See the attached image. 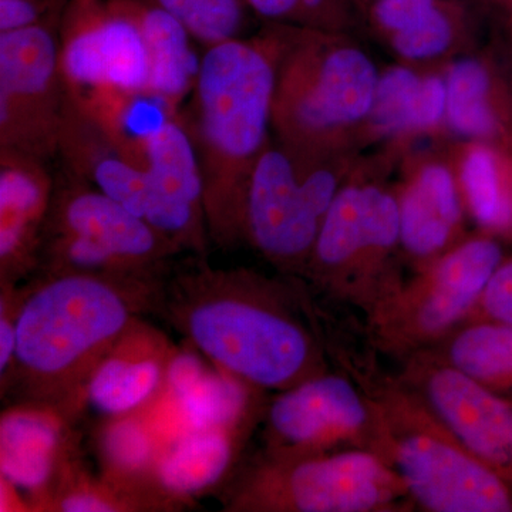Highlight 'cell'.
<instances>
[{
  "mask_svg": "<svg viewBox=\"0 0 512 512\" xmlns=\"http://www.w3.org/2000/svg\"><path fill=\"white\" fill-rule=\"evenodd\" d=\"M302 278L214 268L202 256L174 264L154 312L195 350L259 392L289 389L330 370L322 316Z\"/></svg>",
  "mask_w": 512,
  "mask_h": 512,
  "instance_id": "obj_1",
  "label": "cell"
},
{
  "mask_svg": "<svg viewBox=\"0 0 512 512\" xmlns=\"http://www.w3.org/2000/svg\"><path fill=\"white\" fill-rule=\"evenodd\" d=\"M161 282L36 276L18 293L15 357L2 393L15 404L72 413L101 360L141 313L154 312Z\"/></svg>",
  "mask_w": 512,
  "mask_h": 512,
  "instance_id": "obj_2",
  "label": "cell"
},
{
  "mask_svg": "<svg viewBox=\"0 0 512 512\" xmlns=\"http://www.w3.org/2000/svg\"><path fill=\"white\" fill-rule=\"evenodd\" d=\"M279 47L268 23L259 35L205 49L183 114L204 178L208 232L220 248L242 242L245 191L272 138Z\"/></svg>",
  "mask_w": 512,
  "mask_h": 512,
  "instance_id": "obj_3",
  "label": "cell"
},
{
  "mask_svg": "<svg viewBox=\"0 0 512 512\" xmlns=\"http://www.w3.org/2000/svg\"><path fill=\"white\" fill-rule=\"evenodd\" d=\"M328 335L330 360L355 380L375 407L377 456L402 478L417 510L512 511L508 484L464 446L399 373L382 372L370 355L349 349L332 332Z\"/></svg>",
  "mask_w": 512,
  "mask_h": 512,
  "instance_id": "obj_4",
  "label": "cell"
},
{
  "mask_svg": "<svg viewBox=\"0 0 512 512\" xmlns=\"http://www.w3.org/2000/svg\"><path fill=\"white\" fill-rule=\"evenodd\" d=\"M272 136L305 154L363 151L380 70L350 33L276 25Z\"/></svg>",
  "mask_w": 512,
  "mask_h": 512,
  "instance_id": "obj_5",
  "label": "cell"
},
{
  "mask_svg": "<svg viewBox=\"0 0 512 512\" xmlns=\"http://www.w3.org/2000/svg\"><path fill=\"white\" fill-rule=\"evenodd\" d=\"M399 158L362 157L323 221L303 281L325 298L367 315L402 281L400 221L394 185L387 181Z\"/></svg>",
  "mask_w": 512,
  "mask_h": 512,
  "instance_id": "obj_6",
  "label": "cell"
},
{
  "mask_svg": "<svg viewBox=\"0 0 512 512\" xmlns=\"http://www.w3.org/2000/svg\"><path fill=\"white\" fill-rule=\"evenodd\" d=\"M180 254L143 218L60 165L36 276L89 274L161 282Z\"/></svg>",
  "mask_w": 512,
  "mask_h": 512,
  "instance_id": "obj_7",
  "label": "cell"
},
{
  "mask_svg": "<svg viewBox=\"0 0 512 512\" xmlns=\"http://www.w3.org/2000/svg\"><path fill=\"white\" fill-rule=\"evenodd\" d=\"M362 151L305 154L272 136L242 202V242L279 274L302 278L323 221Z\"/></svg>",
  "mask_w": 512,
  "mask_h": 512,
  "instance_id": "obj_8",
  "label": "cell"
},
{
  "mask_svg": "<svg viewBox=\"0 0 512 512\" xmlns=\"http://www.w3.org/2000/svg\"><path fill=\"white\" fill-rule=\"evenodd\" d=\"M227 510L247 512L416 511L402 478L372 451H265L229 485Z\"/></svg>",
  "mask_w": 512,
  "mask_h": 512,
  "instance_id": "obj_9",
  "label": "cell"
},
{
  "mask_svg": "<svg viewBox=\"0 0 512 512\" xmlns=\"http://www.w3.org/2000/svg\"><path fill=\"white\" fill-rule=\"evenodd\" d=\"M501 262L503 249L494 235H467L376 303L365 316L367 342L400 360L433 348L463 325Z\"/></svg>",
  "mask_w": 512,
  "mask_h": 512,
  "instance_id": "obj_10",
  "label": "cell"
},
{
  "mask_svg": "<svg viewBox=\"0 0 512 512\" xmlns=\"http://www.w3.org/2000/svg\"><path fill=\"white\" fill-rule=\"evenodd\" d=\"M63 0L30 28L0 33V151L59 157L67 90L60 63Z\"/></svg>",
  "mask_w": 512,
  "mask_h": 512,
  "instance_id": "obj_11",
  "label": "cell"
},
{
  "mask_svg": "<svg viewBox=\"0 0 512 512\" xmlns=\"http://www.w3.org/2000/svg\"><path fill=\"white\" fill-rule=\"evenodd\" d=\"M265 451L313 454L359 450L377 454L375 407L345 372H329L276 392L262 412Z\"/></svg>",
  "mask_w": 512,
  "mask_h": 512,
  "instance_id": "obj_12",
  "label": "cell"
},
{
  "mask_svg": "<svg viewBox=\"0 0 512 512\" xmlns=\"http://www.w3.org/2000/svg\"><path fill=\"white\" fill-rule=\"evenodd\" d=\"M146 161L144 221L181 254L207 258L204 178L181 111L168 114L147 134Z\"/></svg>",
  "mask_w": 512,
  "mask_h": 512,
  "instance_id": "obj_13",
  "label": "cell"
},
{
  "mask_svg": "<svg viewBox=\"0 0 512 512\" xmlns=\"http://www.w3.org/2000/svg\"><path fill=\"white\" fill-rule=\"evenodd\" d=\"M394 184L400 221V254L414 271L436 261L466 235L463 198L446 154L409 151Z\"/></svg>",
  "mask_w": 512,
  "mask_h": 512,
  "instance_id": "obj_14",
  "label": "cell"
},
{
  "mask_svg": "<svg viewBox=\"0 0 512 512\" xmlns=\"http://www.w3.org/2000/svg\"><path fill=\"white\" fill-rule=\"evenodd\" d=\"M447 84L443 69L397 63L380 70L363 146L406 156L420 140H446Z\"/></svg>",
  "mask_w": 512,
  "mask_h": 512,
  "instance_id": "obj_15",
  "label": "cell"
},
{
  "mask_svg": "<svg viewBox=\"0 0 512 512\" xmlns=\"http://www.w3.org/2000/svg\"><path fill=\"white\" fill-rule=\"evenodd\" d=\"M55 190L50 164L0 151V284L18 288L36 274L40 242Z\"/></svg>",
  "mask_w": 512,
  "mask_h": 512,
  "instance_id": "obj_16",
  "label": "cell"
},
{
  "mask_svg": "<svg viewBox=\"0 0 512 512\" xmlns=\"http://www.w3.org/2000/svg\"><path fill=\"white\" fill-rule=\"evenodd\" d=\"M447 137L512 153V77L493 56L461 55L443 67Z\"/></svg>",
  "mask_w": 512,
  "mask_h": 512,
  "instance_id": "obj_17",
  "label": "cell"
},
{
  "mask_svg": "<svg viewBox=\"0 0 512 512\" xmlns=\"http://www.w3.org/2000/svg\"><path fill=\"white\" fill-rule=\"evenodd\" d=\"M59 157L67 170L144 220L146 170L124 156L99 121L69 92L60 133Z\"/></svg>",
  "mask_w": 512,
  "mask_h": 512,
  "instance_id": "obj_18",
  "label": "cell"
},
{
  "mask_svg": "<svg viewBox=\"0 0 512 512\" xmlns=\"http://www.w3.org/2000/svg\"><path fill=\"white\" fill-rule=\"evenodd\" d=\"M138 319L94 370L84 400L104 416H128L150 402L165 380L167 345Z\"/></svg>",
  "mask_w": 512,
  "mask_h": 512,
  "instance_id": "obj_19",
  "label": "cell"
},
{
  "mask_svg": "<svg viewBox=\"0 0 512 512\" xmlns=\"http://www.w3.org/2000/svg\"><path fill=\"white\" fill-rule=\"evenodd\" d=\"M63 416L49 407L15 404L0 420L2 480L30 494L63 478L66 450Z\"/></svg>",
  "mask_w": 512,
  "mask_h": 512,
  "instance_id": "obj_20",
  "label": "cell"
},
{
  "mask_svg": "<svg viewBox=\"0 0 512 512\" xmlns=\"http://www.w3.org/2000/svg\"><path fill=\"white\" fill-rule=\"evenodd\" d=\"M123 3L136 19L146 43L150 62L148 97L178 113L200 72L201 57L192 49L195 40L174 16L150 0Z\"/></svg>",
  "mask_w": 512,
  "mask_h": 512,
  "instance_id": "obj_21",
  "label": "cell"
},
{
  "mask_svg": "<svg viewBox=\"0 0 512 512\" xmlns=\"http://www.w3.org/2000/svg\"><path fill=\"white\" fill-rule=\"evenodd\" d=\"M448 161L468 217L491 235L512 234V153L480 141H450Z\"/></svg>",
  "mask_w": 512,
  "mask_h": 512,
  "instance_id": "obj_22",
  "label": "cell"
},
{
  "mask_svg": "<svg viewBox=\"0 0 512 512\" xmlns=\"http://www.w3.org/2000/svg\"><path fill=\"white\" fill-rule=\"evenodd\" d=\"M237 429L191 430L158 457L154 480L168 498L183 500L220 484L234 467Z\"/></svg>",
  "mask_w": 512,
  "mask_h": 512,
  "instance_id": "obj_23",
  "label": "cell"
},
{
  "mask_svg": "<svg viewBox=\"0 0 512 512\" xmlns=\"http://www.w3.org/2000/svg\"><path fill=\"white\" fill-rule=\"evenodd\" d=\"M107 0H67L60 22V63L69 92L107 89Z\"/></svg>",
  "mask_w": 512,
  "mask_h": 512,
  "instance_id": "obj_24",
  "label": "cell"
},
{
  "mask_svg": "<svg viewBox=\"0 0 512 512\" xmlns=\"http://www.w3.org/2000/svg\"><path fill=\"white\" fill-rule=\"evenodd\" d=\"M258 389L217 367H205L190 382L173 392L191 430L247 427L256 409Z\"/></svg>",
  "mask_w": 512,
  "mask_h": 512,
  "instance_id": "obj_25",
  "label": "cell"
},
{
  "mask_svg": "<svg viewBox=\"0 0 512 512\" xmlns=\"http://www.w3.org/2000/svg\"><path fill=\"white\" fill-rule=\"evenodd\" d=\"M430 349L490 392L512 389V325L464 323Z\"/></svg>",
  "mask_w": 512,
  "mask_h": 512,
  "instance_id": "obj_26",
  "label": "cell"
},
{
  "mask_svg": "<svg viewBox=\"0 0 512 512\" xmlns=\"http://www.w3.org/2000/svg\"><path fill=\"white\" fill-rule=\"evenodd\" d=\"M468 39L467 10L454 0H439L423 19L384 43L400 63L443 69L451 60L463 55Z\"/></svg>",
  "mask_w": 512,
  "mask_h": 512,
  "instance_id": "obj_27",
  "label": "cell"
},
{
  "mask_svg": "<svg viewBox=\"0 0 512 512\" xmlns=\"http://www.w3.org/2000/svg\"><path fill=\"white\" fill-rule=\"evenodd\" d=\"M174 16L205 49L242 37L247 28L245 0H150Z\"/></svg>",
  "mask_w": 512,
  "mask_h": 512,
  "instance_id": "obj_28",
  "label": "cell"
},
{
  "mask_svg": "<svg viewBox=\"0 0 512 512\" xmlns=\"http://www.w3.org/2000/svg\"><path fill=\"white\" fill-rule=\"evenodd\" d=\"M128 416L113 417L101 437L104 463L111 476L124 483L141 480L158 460L150 431Z\"/></svg>",
  "mask_w": 512,
  "mask_h": 512,
  "instance_id": "obj_29",
  "label": "cell"
},
{
  "mask_svg": "<svg viewBox=\"0 0 512 512\" xmlns=\"http://www.w3.org/2000/svg\"><path fill=\"white\" fill-rule=\"evenodd\" d=\"M268 23L350 33L357 23L355 0H245Z\"/></svg>",
  "mask_w": 512,
  "mask_h": 512,
  "instance_id": "obj_30",
  "label": "cell"
},
{
  "mask_svg": "<svg viewBox=\"0 0 512 512\" xmlns=\"http://www.w3.org/2000/svg\"><path fill=\"white\" fill-rule=\"evenodd\" d=\"M439 0H369L363 6L367 26L386 42L423 19Z\"/></svg>",
  "mask_w": 512,
  "mask_h": 512,
  "instance_id": "obj_31",
  "label": "cell"
},
{
  "mask_svg": "<svg viewBox=\"0 0 512 512\" xmlns=\"http://www.w3.org/2000/svg\"><path fill=\"white\" fill-rule=\"evenodd\" d=\"M123 488L109 484H69L60 488L53 510L63 512L128 511L136 507L128 503L127 495H120Z\"/></svg>",
  "mask_w": 512,
  "mask_h": 512,
  "instance_id": "obj_32",
  "label": "cell"
},
{
  "mask_svg": "<svg viewBox=\"0 0 512 512\" xmlns=\"http://www.w3.org/2000/svg\"><path fill=\"white\" fill-rule=\"evenodd\" d=\"M464 323L512 325V259L498 265Z\"/></svg>",
  "mask_w": 512,
  "mask_h": 512,
  "instance_id": "obj_33",
  "label": "cell"
},
{
  "mask_svg": "<svg viewBox=\"0 0 512 512\" xmlns=\"http://www.w3.org/2000/svg\"><path fill=\"white\" fill-rule=\"evenodd\" d=\"M62 2L63 0H0V33L37 25Z\"/></svg>",
  "mask_w": 512,
  "mask_h": 512,
  "instance_id": "obj_34",
  "label": "cell"
},
{
  "mask_svg": "<svg viewBox=\"0 0 512 512\" xmlns=\"http://www.w3.org/2000/svg\"><path fill=\"white\" fill-rule=\"evenodd\" d=\"M510 19H508V60H510V69H508V73L512 77V5Z\"/></svg>",
  "mask_w": 512,
  "mask_h": 512,
  "instance_id": "obj_35",
  "label": "cell"
},
{
  "mask_svg": "<svg viewBox=\"0 0 512 512\" xmlns=\"http://www.w3.org/2000/svg\"><path fill=\"white\" fill-rule=\"evenodd\" d=\"M356 2V5L359 6V9H360V6H365L367 2H369V0H355Z\"/></svg>",
  "mask_w": 512,
  "mask_h": 512,
  "instance_id": "obj_36",
  "label": "cell"
},
{
  "mask_svg": "<svg viewBox=\"0 0 512 512\" xmlns=\"http://www.w3.org/2000/svg\"><path fill=\"white\" fill-rule=\"evenodd\" d=\"M504 2H507L508 5H510V6L512 5V0H504Z\"/></svg>",
  "mask_w": 512,
  "mask_h": 512,
  "instance_id": "obj_37",
  "label": "cell"
},
{
  "mask_svg": "<svg viewBox=\"0 0 512 512\" xmlns=\"http://www.w3.org/2000/svg\"><path fill=\"white\" fill-rule=\"evenodd\" d=\"M511 195H512V178H511Z\"/></svg>",
  "mask_w": 512,
  "mask_h": 512,
  "instance_id": "obj_38",
  "label": "cell"
}]
</instances>
